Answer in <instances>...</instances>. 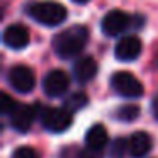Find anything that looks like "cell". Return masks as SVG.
Masks as SVG:
<instances>
[{
  "mask_svg": "<svg viewBox=\"0 0 158 158\" xmlns=\"http://www.w3.org/2000/svg\"><path fill=\"white\" fill-rule=\"evenodd\" d=\"M89 43V29L85 26H72L58 32L53 39V51L61 60L75 58Z\"/></svg>",
  "mask_w": 158,
  "mask_h": 158,
  "instance_id": "1",
  "label": "cell"
},
{
  "mask_svg": "<svg viewBox=\"0 0 158 158\" xmlns=\"http://www.w3.org/2000/svg\"><path fill=\"white\" fill-rule=\"evenodd\" d=\"M26 14L31 19L43 26H53L61 24L66 19V9L58 2H49V0H43V2H31L26 7Z\"/></svg>",
  "mask_w": 158,
  "mask_h": 158,
  "instance_id": "2",
  "label": "cell"
},
{
  "mask_svg": "<svg viewBox=\"0 0 158 158\" xmlns=\"http://www.w3.org/2000/svg\"><path fill=\"white\" fill-rule=\"evenodd\" d=\"M110 85L116 94L127 99H138L144 92L141 82L129 72H116L110 77Z\"/></svg>",
  "mask_w": 158,
  "mask_h": 158,
  "instance_id": "3",
  "label": "cell"
},
{
  "mask_svg": "<svg viewBox=\"0 0 158 158\" xmlns=\"http://www.w3.org/2000/svg\"><path fill=\"white\" fill-rule=\"evenodd\" d=\"M41 123L49 133H63L73 123V114L65 107H46L41 114Z\"/></svg>",
  "mask_w": 158,
  "mask_h": 158,
  "instance_id": "4",
  "label": "cell"
},
{
  "mask_svg": "<svg viewBox=\"0 0 158 158\" xmlns=\"http://www.w3.org/2000/svg\"><path fill=\"white\" fill-rule=\"evenodd\" d=\"M134 19L131 17V15H127L126 12L123 10H110L107 12L106 15H104L102 19V24H100V27H102V32L106 36H109V38H116V36H121L126 29H129L133 24Z\"/></svg>",
  "mask_w": 158,
  "mask_h": 158,
  "instance_id": "5",
  "label": "cell"
},
{
  "mask_svg": "<svg viewBox=\"0 0 158 158\" xmlns=\"http://www.w3.org/2000/svg\"><path fill=\"white\" fill-rule=\"evenodd\" d=\"M9 83L19 94H29L36 85V77L29 66L15 65L9 72Z\"/></svg>",
  "mask_w": 158,
  "mask_h": 158,
  "instance_id": "6",
  "label": "cell"
},
{
  "mask_svg": "<svg viewBox=\"0 0 158 158\" xmlns=\"http://www.w3.org/2000/svg\"><path fill=\"white\" fill-rule=\"evenodd\" d=\"M70 78L63 70H51L43 78V90L48 97H61L68 90Z\"/></svg>",
  "mask_w": 158,
  "mask_h": 158,
  "instance_id": "7",
  "label": "cell"
},
{
  "mask_svg": "<svg viewBox=\"0 0 158 158\" xmlns=\"http://www.w3.org/2000/svg\"><path fill=\"white\" fill-rule=\"evenodd\" d=\"M141 41L136 36H126L119 39V43L114 48V55L119 61H133L141 55Z\"/></svg>",
  "mask_w": 158,
  "mask_h": 158,
  "instance_id": "8",
  "label": "cell"
},
{
  "mask_svg": "<svg viewBox=\"0 0 158 158\" xmlns=\"http://www.w3.org/2000/svg\"><path fill=\"white\" fill-rule=\"evenodd\" d=\"M36 110L38 107L36 106H26V104H19V107L14 110L10 117L12 127L19 133H27L31 129L32 123L36 119Z\"/></svg>",
  "mask_w": 158,
  "mask_h": 158,
  "instance_id": "9",
  "label": "cell"
},
{
  "mask_svg": "<svg viewBox=\"0 0 158 158\" xmlns=\"http://www.w3.org/2000/svg\"><path fill=\"white\" fill-rule=\"evenodd\" d=\"M4 44L10 49H22L29 44V31L22 24H12L4 31Z\"/></svg>",
  "mask_w": 158,
  "mask_h": 158,
  "instance_id": "10",
  "label": "cell"
},
{
  "mask_svg": "<svg viewBox=\"0 0 158 158\" xmlns=\"http://www.w3.org/2000/svg\"><path fill=\"white\" fill-rule=\"evenodd\" d=\"M85 143L89 151H92L94 155H99L104 148L109 143V136H107V131L102 124H94L85 134Z\"/></svg>",
  "mask_w": 158,
  "mask_h": 158,
  "instance_id": "11",
  "label": "cell"
},
{
  "mask_svg": "<svg viewBox=\"0 0 158 158\" xmlns=\"http://www.w3.org/2000/svg\"><path fill=\"white\" fill-rule=\"evenodd\" d=\"M97 75V63L92 56H82L75 61L73 65V77L77 78V82L87 83Z\"/></svg>",
  "mask_w": 158,
  "mask_h": 158,
  "instance_id": "12",
  "label": "cell"
},
{
  "mask_svg": "<svg viewBox=\"0 0 158 158\" xmlns=\"http://www.w3.org/2000/svg\"><path fill=\"white\" fill-rule=\"evenodd\" d=\"M151 138L144 131H138L127 139V153L133 158H141L151 150Z\"/></svg>",
  "mask_w": 158,
  "mask_h": 158,
  "instance_id": "13",
  "label": "cell"
},
{
  "mask_svg": "<svg viewBox=\"0 0 158 158\" xmlns=\"http://www.w3.org/2000/svg\"><path fill=\"white\" fill-rule=\"evenodd\" d=\"M87 102H89V99H87L85 94L83 92H75L65 100V109L73 114V112H77V110H80L82 107H85Z\"/></svg>",
  "mask_w": 158,
  "mask_h": 158,
  "instance_id": "14",
  "label": "cell"
},
{
  "mask_svg": "<svg viewBox=\"0 0 158 158\" xmlns=\"http://www.w3.org/2000/svg\"><path fill=\"white\" fill-rule=\"evenodd\" d=\"M116 117L119 121H124V123H131V121H134V119L139 117V107L133 106V104H129V106H123V107L117 109Z\"/></svg>",
  "mask_w": 158,
  "mask_h": 158,
  "instance_id": "15",
  "label": "cell"
},
{
  "mask_svg": "<svg viewBox=\"0 0 158 158\" xmlns=\"http://www.w3.org/2000/svg\"><path fill=\"white\" fill-rule=\"evenodd\" d=\"M58 158H94V153L92 151H87V150H82L80 146H65L61 151H60V156Z\"/></svg>",
  "mask_w": 158,
  "mask_h": 158,
  "instance_id": "16",
  "label": "cell"
},
{
  "mask_svg": "<svg viewBox=\"0 0 158 158\" xmlns=\"http://www.w3.org/2000/svg\"><path fill=\"white\" fill-rule=\"evenodd\" d=\"M127 153V141L124 138H117L110 143L109 146V155L110 158H124V155Z\"/></svg>",
  "mask_w": 158,
  "mask_h": 158,
  "instance_id": "17",
  "label": "cell"
},
{
  "mask_svg": "<svg viewBox=\"0 0 158 158\" xmlns=\"http://www.w3.org/2000/svg\"><path fill=\"white\" fill-rule=\"evenodd\" d=\"M17 107H19V104L15 102L10 95L2 94V99H0V110H2V114H10V116H12Z\"/></svg>",
  "mask_w": 158,
  "mask_h": 158,
  "instance_id": "18",
  "label": "cell"
},
{
  "mask_svg": "<svg viewBox=\"0 0 158 158\" xmlns=\"http://www.w3.org/2000/svg\"><path fill=\"white\" fill-rule=\"evenodd\" d=\"M12 158H41L39 153L31 146H21L12 153Z\"/></svg>",
  "mask_w": 158,
  "mask_h": 158,
  "instance_id": "19",
  "label": "cell"
},
{
  "mask_svg": "<svg viewBox=\"0 0 158 158\" xmlns=\"http://www.w3.org/2000/svg\"><path fill=\"white\" fill-rule=\"evenodd\" d=\"M151 109H153V116L158 119V94L153 97V102H151Z\"/></svg>",
  "mask_w": 158,
  "mask_h": 158,
  "instance_id": "20",
  "label": "cell"
},
{
  "mask_svg": "<svg viewBox=\"0 0 158 158\" xmlns=\"http://www.w3.org/2000/svg\"><path fill=\"white\" fill-rule=\"evenodd\" d=\"M73 2H75V4H87L89 0H73Z\"/></svg>",
  "mask_w": 158,
  "mask_h": 158,
  "instance_id": "21",
  "label": "cell"
}]
</instances>
